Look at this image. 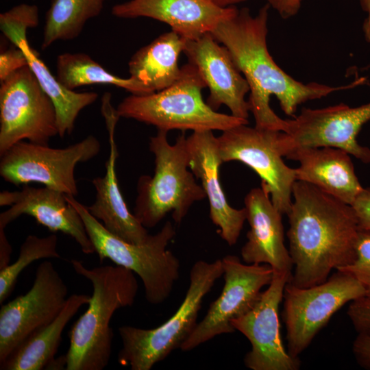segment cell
I'll return each mask as SVG.
<instances>
[{
	"label": "cell",
	"instance_id": "cell-14",
	"mask_svg": "<svg viewBox=\"0 0 370 370\" xmlns=\"http://www.w3.org/2000/svg\"><path fill=\"white\" fill-rule=\"evenodd\" d=\"M221 260L225 280L222 292L181 345L183 352L190 351L217 336L234 332L231 320L249 311L259 299L262 288L272 281L274 271L267 264L242 263L234 255L225 256Z\"/></svg>",
	"mask_w": 370,
	"mask_h": 370
},
{
	"label": "cell",
	"instance_id": "cell-29",
	"mask_svg": "<svg viewBox=\"0 0 370 370\" xmlns=\"http://www.w3.org/2000/svg\"><path fill=\"white\" fill-rule=\"evenodd\" d=\"M38 8L21 3L0 14V29L12 43L16 46L27 38V30L38 25Z\"/></svg>",
	"mask_w": 370,
	"mask_h": 370
},
{
	"label": "cell",
	"instance_id": "cell-22",
	"mask_svg": "<svg viewBox=\"0 0 370 370\" xmlns=\"http://www.w3.org/2000/svg\"><path fill=\"white\" fill-rule=\"evenodd\" d=\"M286 158L297 160V180L311 184L352 205L363 190L349 154L341 149L323 147L295 149Z\"/></svg>",
	"mask_w": 370,
	"mask_h": 370
},
{
	"label": "cell",
	"instance_id": "cell-33",
	"mask_svg": "<svg viewBox=\"0 0 370 370\" xmlns=\"http://www.w3.org/2000/svg\"><path fill=\"white\" fill-rule=\"evenodd\" d=\"M351 206L360 230L370 231V187L364 188Z\"/></svg>",
	"mask_w": 370,
	"mask_h": 370
},
{
	"label": "cell",
	"instance_id": "cell-2",
	"mask_svg": "<svg viewBox=\"0 0 370 370\" xmlns=\"http://www.w3.org/2000/svg\"><path fill=\"white\" fill-rule=\"evenodd\" d=\"M287 216V237L294 271L291 282L300 288L325 282L331 271L356 258L360 228L353 208L318 187L297 180Z\"/></svg>",
	"mask_w": 370,
	"mask_h": 370
},
{
	"label": "cell",
	"instance_id": "cell-17",
	"mask_svg": "<svg viewBox=\"0 0 370 370\" xmlns=\"http://www.w3.org/2000/svg\"><path fill=\"white\" fill-rule=\"evenodd\" d=\"M0 206H10L0 214V227L5 228L23 214L29 215L50 231L61 232L72 237L83 253L95 252L81 216L62 192L26 184L21 190L1 191Z\"/></svg>",
	"mask_w": 370,
	"mask_h": 370
},
{
	"label": "cell",
	"instance_id": "cell-10",
	"mask_svg": "<svg viewBox=\"0 0 370 370\" xmlns=\"http://www.w3.org/2000/svg\"><path fill=\"white\" fill-rule=\"evenodd\" d=\"M56 135L55 106L28 65L1 82L0 156L23 140L48 145Z\"/></svg>",
	"mask_w": 370,
	"mask_h": 370
},
{
	"label": "cell",
	"instance_id": "cell-13",
	"mask_svg": "<svg viewBox=\"0 0 370 370\" xmlns=\"http://www.w3.org/2000/svg\"><path fill=\"white\" fill-rule=\"evenodd\" d=\"M68 288L50 261L36 269L32 288L0 309V364L27 338L51 323L66 304Z\"/></svg>",
	"mask_w": 370,
	"mask_h": 370
},
{
	"label": "cell",
	"instance_id": "cell-26",
	"mask_svg": "<svg viewBox=\"0 0 370 370\" xmlns=\"http://www.w3.org/2000/svg\"><path fill=\"white\" fill-rule=\"evenodd\" d=\"M66 88L92 84H110L123 88L132 95L153 93L149 88L136 79L121 78L108 72L98 62L84 53H64L56 59V75Z\"/></svg>",
	"mask_w": 370,
	"mask_h": 370
},
{
	"label": "cell",
	"instance_id": "cell-11",
	"mask_svg": "<svg viewBox=\"0 0 370 370\" xmlns=\"http://www.w3.org/2000/svg\"><path fill=\"white\" fill-rule=\"evenodd\" d=\"M370 120V103L358 107L344 103L323 108H303L286 119L278 145L283 157L299 148L330 147L345 151L363 163H370V149L360 145L357 136Z\"/></svg>",
	"mask_w": 370,
	"mask_h": 370
},
{
	"label": "cell",
	"instance_id": "cell-28",
	"mask_svg": "<svg viewBox=\"0 0 370 370\" xmlns=\"http://www.w3.org/2000/svg\"><path fill=\"white\" fill-rule=\"evenodd\" d=\"M58 237L29 235L20 247L16 260L0 270V304L10 296L21 273L34 261L42 258H60L57 251Z\"/></svg>",
	"mask_w": 370,
	"mask_h": 370
},
{
	"label": "cell",
	"instance_id": "cell-34",
	"mask_svg": "<svg viewBox=\"0 0 370 370\" xmlns=\"http://www.w3.org/2000/svg\"><path fill=\"white\" fill-rule=\"evenodd\" d=\"M352 350L358 363L366 369H370V336L358 334Z\"/></svg>",
	"mask_w": 370,
	"mask_h": 370
},
{
	"label": "cell",
	"instance_id": "cell-25",
	"mask_svg": "<svg viewBox=\"0 0 370 370\" xmlns=\"http://www.w3.org/2000/svg\"><path fill=\"white\" fill-rule=\"evenodd\" d=\"M16 47L24 51L29 67L55 106L58 136L63 138L66 134L70 135L79 112L93 103L98 94L94 92H77L64 87L39 58L36 51L30 47L27 38L22 40Z\"/></svg>",
	"mask_w": 370,
	"mask_h": 370
},
{
	"label": "cell",
	"instance_id": "cell-16",
	"mask_svg": "<svg viewBox=\"0 0 370 370\" xmlns=\"http://www.w3.org/2000/svg\"><path fill=\"white\" fill-rule=\"evenodd\" d=\"M210 90L207 104L214 110L225 105L231 114L247 119L249 106L245 99L249 84L225 46L210 33L196 40H186L183 51Z\"/></svg>",
	"mask_w": 370,
	"mask_h": 370
},
{
	"label": "cell",
	"instance_id": "cell-36",
	"mask_svg": "<svg viewBox=\"0 0 370 370\" xmlns=\"http://www.w3.org/2000/svg\"><path fill=\"white\" fill-rule=\"evenodd\" d=\"M5 228L0 227V270L10 264L12 247L5 234Z\"/></svg>",
	"mask_w": 370,
	"mask_h": 370
},
{
	"label": "cell",
	"instance_id": "cell-8",
	"mask_svg": "<svg viewBox=\"0 0 370 370\" xmlns=\"http://www.w3.org/2000/svg\"><path fill=\"white\" fill-rule=\"evenodd\" d=\"M365 295L364 287L354 277L340 271L325 282L309 287L300 288L287 282L282 319L288 354L298 358L334 314L345 304Z\"/></svg>",
	"mask_w": 370,
	"mask_h": 370
},
{
	"label": "cell",
	"instance_id": "cell-30",
	"mask_svg": "<svg viewBox=\"0 0 370 370\" xmlns=\"http://www.w3.org/2000/svg\"><path fill=\"white\" fill-rule=\"evenodd\" d=\"M337 271L354 277L370 297V231L360 230L356 249V258L349 264Z\"/></svg>",
	"mask_w": 370,
	"mask_h": 370
},
{
	"label": "cell",
	"instance_id": "cell-27",
	"mask_svg": "<svg viewBox=\"0 0 370 370\" xmlns=\"http://www.w3.org/2000/svg\"><path fill=\"white\" fill-rule=\"evenodd\" d=\"M108 1L51 0L45 14L42 49L79 36L86 22L99 15Z\"/></svg>",
	"mask_w": 370,
	"mask_h": 370
},
{
	"label": "cell",
	"instance_id": "cell-20",
	"mask_svg": "<svg viewBox=\"0 0 370 370\" xmlns=\"http://www.w3.org/2000/svg\"><path fill=\"white\" fill-rule=\"evenodd\" d=\"M244 204L250 229L241 249L243 260L267 264L275 272L292 274L293 260L284 243L282 214L270 195L262 188H254L246 195Z\"/></svg>",
	"mask_w": 370,
	"mask_h": 370
},
{
	"label": "cell",
	"instance_id": "cell-24",
	"mask_svg": "<svg viewBox=\"0 0 370 370\" xmlns=\"http://www.w3.org/2000/svg\"><path fill=\"white\" fill-rule=\"evenodd\" d=\"M186 39L171 30L138 49L128 62L131 77L158 92L172 85L180 76V54Z\"/></svg>",
	"mask_w": 370,
	"mask_h": 370
},
{
	"label": "cell",
	"instance_id": "cell-19",
	"mask_svg": "<svg viewBox=\"0 0 370 370\" xmlns=\"http://www.w3.org/2000/svg\"><path fill=\"white\" fill-rule=\"evenodd\" d=\"M236 8H221L211 0H130L114 5L118 18L147 17L169 25L186 40H196L230 16Z\"/></svg>",
	"mask_w": 370,
	"mask_h": 370
},
{
	"label": "cell",
	"instance_id": "cell-35",
	"mask_svg": "<svg viewBox=\"0 0 370 370\" xmlns=\"http://www.w3.org/2000/svg\"><path fill=\"white\" fill-rule=\"evenodd\" d=\"M270 8H273L284 19L295 16L299 11L303 0H267Z\"/></svg>",
	"mask_w": 370,
	"mask_h": 370
},
{
	"label": "cell",
	"instance_id": "cell-7",
	"mask_svg": "<svg viewBox=\"0 0 370 370\" xmlns=\"http://www.w3.org/2000/svg\"><path fill=\"white\" fill-rule=\"evenodd\" d=\"M223 274L221 259L198 260L192 266L185 297L174 314L156 328H119L122 348L119 362L132 370H150L173 350L180 348L197 325L205 296Z\"/></svg>",
	"mask_w": 370,
	"mask_h": 370
},
{
	"label": "cell",
	"instance_id": "cell-23",
	"mask_svg": "<svg viewBox=\"0 0 370 370\" xmlns=\"http://www.w3.org/2000/svg\"><path fill=\"white\" fill-rule=\"evenodd\" d=\"M90 296L73 294L57 317L22 343L1 364V370H41L47 369L55 359L62 339V333L69 321Z\"/></svg>",
	"mask_w": 370,
	"mask_h": 370
},
{
	"label": "cell",
	"instance_id": "cell-4",
	"mask_svg": "<svg viewBox=\"0 0 370 370\" xmlns=\"http://www.w3.org/2000/svg\"><path fill=\"white\" fill-rule=\"evenodd\" d=\"M206 84L190 63L181 67L180 77L170 86L148 95H131L116 108L120 117L151 125L158 130L226 131L249 123L247 119L217 112L206 103Z\"/></svg>",
	"mask_w": 370,
	"mask_h": 370
},
{
	"label": "cell",
	"instance_id": "cell-21",
	"mask_svg": "<svg viewBox=\"0 0 370 370\" xmlns=\"http://www.w3.org/2000/svg\"><path fill=\"white\" fill-rule=\"evenodd\" d=\"M102 114L109 135L110 153L106 164L105 175L92 180L96 192L95 199L92 205L86 208L108 232L127 242L141 245L146 243L151 235L128 210L116 174L118 150L114 140V130L120 116L112 108H105Z\"/></svg>",
	"mask_w": 370,
	"mask_h": 370
},
{
	"label": "cell",
	"instance_id": "cell-37",
	"mask_svg": "<svg viewBox=\"0 0 370 370\" xmlns=\"http://www.w3.org/2000/svg\"><path fill=\"white\" fill-rule=\"evenodd\" d=\"M360 4L362 10L367 14L362 30L366 41L370 44V0H360Z\"/></svg>",
	"mask_w": 370,
	"mask_h": 370
},
{
	"label": "cell",
	"instance_id": "cell-18",
	"mask_svg": "<svg viewBox=\"0 0 370 370\" xmlns=\"http://www.w3.org/2000/svg\"><path fill=\"white\" fill-rule=\"evenodd\" d=\"M188 168L201 186L209 201L210 217L219 227L221 238L230 245H235L247 220L245 208L232 207L219 181V155L217 137L212 131L193 132L186 137Z\"/></svg>",
	"mask_w": 370,
	"mask_h": 370
},
{
	"label": "cell",
	"instance_id": "cell-3",
	"mask_svg": "<svg viewBox=\"0 0 370 370\" xmlns=\"http://www.w3.org/2000/svg\"><path fill=\"white\" fill-rule=\"evenodd\" d=\"M71 264L93 288L87 310L69 333L66 370H102L108 364L113 338L110 322L114 312L132 306L138 290L135 273L121 266L106 265L88 269L80 260Z\"/></svg>",
	"mask_w": 370,
	"mask_h": 370
},
{
	"label": "cell",
	"instance_id": "cell-5",
	"mask_svg": "<svg viewBox=\"0 0 370 370\" xmlns=\"http://www.w3.org/2000/svg\"><path fill=\"white\" fill-rule=\"evenodd\" d=\"M186 131H182L174 145L167 140V132L158 130L150 137L149 149L155 157L153 176L142 175L137 184L134 214L145 227H155L171 212L180 224L191 206L206 195L188 170Z\"/></svg>",
	"mask_w": 370,
	"mask_h": 370
},
{
	"label": "cell",
	"instance_id": "cell-6",
	"mask_svg": "<svg viewBox=\"0 0 370 370\" xmlns=\"http://www.w3.org/2000/svg\"><path fill=\"white\" fill-rule=\"evenodd\" d=\"M66 199L81 216L100 262L109 259L132 270L143 282L147 301L151 304L164 302L180 277V262L166 249L175 236L173 224L166 221L146 243L133 244L108 232L74 196L66 195Z\"/></svg>",
	"mask_w": 370,
	"mask_h": 370
},
{
	"label": "cell",
	"instance_id": "cell-31",
	"mask_svg": "<svg viewBox=\"0 0 370 370\" xmlns=\"http://www.w3.org/2000/svg\"><path fill=\"white\" fill-rule=\"evenodd\" d=\"M347 313L358 334L370 336V297L365 295L352 301Z\"/></svg>",
	"mask_w": 370,
	"mask_h": 370
},
{
	"label": "cell",
	"instance_id": "cell-32",
	"mask_svg": "<svg viewBox=\"0 0 370 370\" xmlns=\"http://www.w3.org/2000/svg\"><path fill=\"white\" fill-rule=\"evenodd\" d=\"M26 56L20 47H14L3 51L0 53V82L12 73L27 66Z\"/></svg>",
	"mask_w": 370,
	"mask_h": 370
},
{
	"label": "cell",
	"instance_id": "cell-12",
	"mask_svg": "<svg viewBox=\"0 0 370 370\" xmlns=\"http://www.w3.org/2000/svg\"><path fill=\"white\" fill-rule=\"evenodd\" d=\"M280 132L243 124L223 132L217 142L223 163L239 161L253 169L274 206L287 215L297 179L295 169L288 166L282 159L278 146Z\"/></svg>",
	"mask_w": 370,
	"mask_h": 370
},
{
	"label": "cell",
	"instance_id": "cell-1",
	"mask_svg": "<svg viewBox=\"0 0 370 370\" xmlns=\"http://www.w3.org/2000/svg\"><path fill=\"white\" fill-rule=\"evenodd\" d=\"M269 8L267 3L255 16L251 14L247 8H236L210 34L227 48L249 84L250 94L247 101L255 127L284 132L286 119H281L271 109V96L277 98L286 115L294 116L300 104L352 88L354 84L334 87L317 82L304 84L283 71L267 47Z\"/></svg>",
	"mask_w": 370,
	"mask_h": 370
},
{
	"label": "cell",
	"instance_id": "cell-15",
	"mask_svg": "<svg viewBox=\"0 0 370 370\" xmlns=\"http://www.w3.org/2000/svg\"><path fill=\"white\" fill-rule=\"evenodd\" d=\"M292 274L273 273L271 282L262 292L254 306L246 313L231 320L235 330L251 343L244 358L245 367L251 370H297L298 358L292 357L284 348L280 333L279 307L284 287Z\"/></svg>",
	"mask_w": 370,
	"mask_h": 370
},
{
	"label": "cell",
	"instance_id": "cell-38",
	"mask_svg": "<svg viewBox=\"0 0 370 370\" xmlns=\"http://www.w3.org/2000/svg\"><path fill=\"white\" fill-rule=\"evenodd\" d=\"M215 5L221 8L231 7L237 3L244 2L247 0H211Z\"/></svg>",
	"mask_w": 370,
	"mask_h": 370
},
{
	"label": "cell",
	"instance_id": "cell-9",
	"mask_svg": "<svg viewBox=\"0 0 370 370\" xmlns=\"http://www.w3.org/2000/svg\"><path fill=\"white\" fill-rule=\"evenodd\" d=\"M100 149L92 135L64 148L20 141L0 156V175L16 186L37 182L75 197L76 165L92 159Z\"/></svg>",
	"mask_w": 370,
	"mask_h": 370
}]
</instances>
